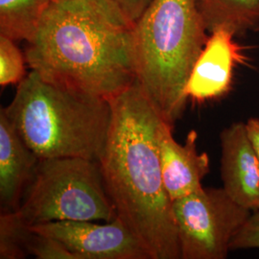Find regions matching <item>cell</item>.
I'll return each mask as SVG.
<instances>
[{
    "instance_id": "obj_1",
    "label": "cell",
    "mask_w": 259,
    "mask_h": 259,
    "mask_svg": "<svg viewBox=\"0 0 259 259\" xmlns=\"http://www.w3.org/2000/svg\"><path fill=\"white\" fill-rule=\"evenodd\" d=\"M110 103L111 125L99 164L116 217L151 259H181L173 202L158 153V129L164 119L137 80Z\"/></svg>"
},
{
    "instance_id": "obj_2",
    "label": "cell",
    "mask_w": 259,
    "mask_h": 259,
    "mask_svg": "<svg viewBox=\"0 0 259 259\" xmlns=\"http://www.w3.org/2000/svg\"><path fill=\"white\" fill-rule=\"evenodd\" d=\"M133 27L110 0H52L25 59L49 83L111 100L137 80Z\"/></svg>"
},
{
    "instance_id": "obj_3",
    "label": "cell",
    "mask_w": 259,
    "mask_h": 259,
    "mask_svg": "<svg viewBox=\"0 0 259 259\" xmlns=\"http://www.w3.org/2000/svg\"><path fill=\"white\" fill-rule=\"evenodd\" d=\"M19 137L39 159L100 160L111 125L110 100L49 83L32 70L2 108Z\"/></svg>"
},
{
    "instance_id": "obj_4",
    "label": "cell",
    "mask_w": 259,
    "mask_h": 259,
    "mask_svg": "<svg viewBox=\"0 0 259 259\" xmlns=\"http://www.w3.org/2000/svg\"><path fill=\"white\" fill-rule=\"evenodd\" d=\"M207 33L196 0H152L134 24L137 82L173 126L185 111V87Z\"/></svg>"
},
{
    "instance_id": "obj_5",
    "label": "cell",
    "mask_w": 259,
    "mask_h": 259,
    "mask_svg": "<svg viewBox=\"0 0 259 259\" xmlns=\"http://www.w3.org/2000/svg\"><path fill=\"white\" fill-rule=\"evenodd\" d=\"M15 212L29 227L56 221L108 223L116 217L99 162L82 157L39 159Z\"/></svg>"
},
{
    "instance_id": "obj_6",
    "label": "cell",
    "mask_w": 259,
    "mask_h": 259,
    "mask_svg": "<svg viewBox=\"0 0 259 259\" xmlns=\"http://www.w3.org/2000/svg\"><path fill=\"white\" fill-rule=\"evenodd\" d=\"M181 259H225L251 210L224 188L202 186L173 202Z\"/></svg>"
},
{
    "instance_id": "obj_7",
    "label": "cell",
    "mask_w": 259,
    "mask_h": 259,
    "mask_svg": "<svg viewBox=\"0 0 259 259\" xmlns=\"http://www.w3.org/2000/svg\"><path fill=\"white\" fill-rule=\"evenodd\" d=\"M30 228L61 242L77 259H151L148 250L118 217L106 225L56 221Z\"/></svg>"
},
{
    "instance_id": "obj_8",
    "label": "cell",
    "mask_w": 259,
    "mask_h": 259,
    "mask_svg": "<svg viewBox=\"0 0 259 259\" xmlns=\"http://www.w3.org/2000/svg\"><path fill=\"white\" fill-rule=\"evenodd\" d=\"M234 37L225 29L210 33L186 83L185 94L188 99L204 102L230 92L233 70L244 62L242 49Z\"/></svg>"
},
{
    "instance_id": "obj_9",
    "label": "cell",
    "mask_w": 259,
    "mask_h": 259,
    "mask_svg": "<svg viewBox=\"0 0 259 259\" xmlns=\"http://www.w3.org/2000/svg\"><path fill=\"white\" fill-rule=\"evenodd\" d=\"M173 127L161 121L157 136L162 180L172 202L200 189L209 172L207 154L197 148L198 133L190 131L185 144H180L174 139Z\"/></svg>"
},
{
    "instance_id": "obj_10",
    "label": "cell",
    "mask_w": 259,
    "mask_h": 259,
    "mask_svg": "<svg viewBox=\"0 0 259 259\" xmlns=\"http://www.w3.org/2000/svg\"><path fill=\"white\" fill-rule=\"evenodd\" d=\"M223 188L234 202L259 208V160L248 138L246 123L235 122L220 134Z\"/></svg>"
},
{
    "instance_id": "obj_11",
    "label": "cell",
    "mask_w": 259,
    "mask_h": 259,
    "mask_svg": "<svg viewBox=\"0 0 259 259\" xmlns=\"http://www.w3.org/2000/svg\"><path fill=\"white\" fill-rule=\"evenodd\" d=\"M39 157L28 147L0 111V207L1 213L15 212L35 174Z\"/></svg>"
},
{
    "instance_id": "obj_12",
    "label": "cell",
    "mask_w": 259,
    "mask_h": 259,
    "mask_svg": "<svg viewBox=\"0 0 259 259\" xmlns=\"http://www.w3.org/2000/svg\"><path fill=\"white\" fill-rule=\"evenodd\" d=\"M208 33L225 29L235 37L259 26V0H196Z\"/></svg>"
},
{
    "instance_id": "obj_13",
    "label": "cell",
    "mask_w": 259,
    "mask_h": 259,
    "mask_svg": "<svg viewBox=\"0 0 259 259\" xmlns=\"http://www.w3.org/2000/svg\"><path fill=\"white\" fill-rule=\"evenodd\" d=\"M52 0H0V34L29 41Z\"/></svg>"
},
{
    "instance_id": "obj_14",
    "label": "cell",
    "mask_w": 259,
    "mask_h": 259,
    "mask_svg": "<svg viewBox=\"0 0 259 259\" xmlns=\"http://www.w3.org/2000/svg\"><path fill=\"white\" fill-rule=\"evenodd\" d=\"M29 226L22 222L16 212L1 213L0 216V258L27 257L24 250Z\"/></svg>"
},
{
    "instance_id": "obj_15",
    "label": "cell",
    "mask_w": 259,
    "mask_h": 259,
    "mask_svg": "<svg viewBox=\"0 0 259 259\" xmlns=\"http://www.w3.org/2000/svg\"><path fill=\"white\" fill-rule=\"evenodd\" d=\"M25 62L15 40L0 34V84H19L26 77Z\"/></svg>"
},
{
    "instance_id": "obj_16",
    "label": "cell",
    "mask_w": 259,
    "mask_h": 259,
    "mask_svg": "<svg viewBox=\"0 0 259 259\" xmlns=\"http://www.w3.org/2000/svg\"><path fill=\"white\" fill-rule=\"evenodd\" d=\"M24 250L28 255L37 259H77L61 242L29 228Z\"/></svg>"
},
{
    "instance_id": "obj_17",
    "label": "cell",
    "mask_w": 259,
    "mask_h": 259,
    "mask_svg": "<svg viewBox=\"0 0 259 259\" xmlns=\"http://www.w3.org/2000/svg\"><path fill=\"white\" fill-rule=\"evenodd\" d=\"M259 249V208L250 213L231 244V250Z\"/></svg>"
},
{
    "instance_id": "obj_18",
    "label": "cell",
    "mask_w": 259,
    "mask_h": 259,
    "mask_svg": "<svg viewBox=\"0 0 259 259\" xmlns=\"http://www.w3.org/2000/svg\"><path fill=\"white\" fill-rule=\"evenodd\" d=\"M131 22H135L139 19L143 12L148 7L152 0H110Z\"/></svg>"
},
{
    "instance_id": "obj_19",
    "label": "cell",
    "mask_w": 259,
    "mask_h": 259,
    "mask_svg": "<svg viewBox=\"0 0 259 259\" xmlns=\"http://www.w3.org/2000/svg\"><path fill=\"white\" fill-rule=\"evenodd\" d=\"M246 130L250 144L259 160V118L251 117L246 122Z\"/></svg>"
},
{
    "instance_id": "obj_20",
    "label": "cell",
    "mask_w": 259,
    "mask_h": 259,
    "mask_svg": "<svg viewBox=\"0 0 259 259\" xmlns=\"http://www.w3.org/2000/svg\"><path fill=\"white\" fill-rule=\"evenodd\" d=\"M255 32H259V26L255 29Z\"/></svg>"
}]
</instances>
